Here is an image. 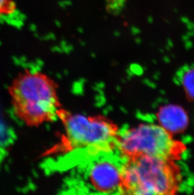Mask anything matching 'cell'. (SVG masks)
I'll return each mask as SVG.
<instances>
[{
  "mask_svg": "<svg viewBox=\"0 0 194 195\" xmlns=\"http://www.w3.org/2000/svg\"><path fill=\"white\" fill-rule=\"evenodd\" d=\"M16 116L30 127H37L58 119L62 109L58 86L47 75L25 70L9 87Z\"/></svg>",
  "mask_w": 194,
  "mask_h": 195,
  "instance_id": "cell-1",
  "label": "cell"
},
{
  "mask_svg": "<svg viewBox=\"0 0 194 195\" xmlns=\"http://www.w3.org/2000/svg\"><path fill=\"white\" fill-rule=\"evenodd\" d=\"M58 119L62 122L63 132L49 155L83 151L90 155H97L107 154L116 149L121 131L107 117L76 114L62 108Z\"/></svg>",
  "mask_w": 194,
  "mask_h": 195,
  "instance_id": "cell-2",
  "label": "cell"
},
{
  "mask_svg": "<svg viewBox=\"0 0 194 195\" xmlns=\"http://www.w3.org/2000/svg\"><path fill=\"white\" fill-rule=\"evenodd\" d=\"M122 185L120 193L165 194L175 186L173 172L166 158L144 155L126 159L122 163Z\"/></svg>",
  "mask_w": 194,
  "mask_h": 195,
  "instance_id": "cell-3",
  "label": "cell"
},
{
  "mask_svg": "<svg viewBox=\"0 0 194 195\" xmlns=\"http://www.w3.org/2000/svg\"><path fill=\"white\" fill-rule=\"evenodd\" d=\"M175 145L171 135L160 126L147 123L120 131L116 149L125 160L144 155L166 158Z\"/></svg>",
  "mask_w": 194,
  "mask_h": 195,
  "instance_id": "cell-4",
  "label": "cell"
},
{
  "mask_svg": "<svg viewBox=\"0 0 194 195\" xmlns=\"http://www.w3.org/2000/svg\"><path fill=\"white\" fill-rule=\"evenodd\" d=\"M122 179V164L108 157L94 160L86 171L90 187L100 193H120Z\"/></svg>",
  "mask_w": 194,
  "mask_h": 195,
  "instance_id": "cell-5",
  "label": "cell"
},
{
  "mask_svg": "<svg viewBox=\"0 0 194 195\" xmlns=\"http://www.w3.org/2000/svg\"><path fill=\"white\" fill-rule=\"evenodd\" d=\"M159 126L170 135L184 131L189 124V117L185 109L180 105L166 104L160 107L157 112Z\"/></svg>",
  "mask_w": 194,
  "mask_h": 195,
  "instance_id": "cell-6",
  "label": "cell"
},
{
  "mask_svg": "<svg viewBox=\"0 0 194 195\" xmlns=\"http://www.w3.org/2000/svg\"><path fill=\"white\" fill-rule=\"evenodd\" d=\"M180 79L187 96L194 100V67L184 70L180 75Z\"/></svg>",
  "mask_w": 194,
  "mask_h": 195,
  "instance_id": "cell-7",
  "label": "cell"
},
{
  "mask_svg": "<svg viewBox=\"0 0 194 195\" xmlns=\"http://www.w3.org/2000/svg\"><path fill=\"white\" fill-rule=\"evenodd\" d=\"M16 10V3L13 0H0V17L13 14Z\"/></svg>",
  "mask_w": 194,
  "mask_h": 195,
  "instance_id": "cell-8",
  "label": "cell"
}]
</instances>
